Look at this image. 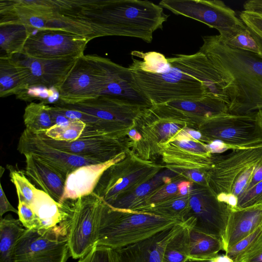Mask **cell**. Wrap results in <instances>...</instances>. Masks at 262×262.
Returning <instances> with one entry per match:
<instances>
[{
	"label": "cell",
	"instance_id": "cell-19",
	"mask_svg": "<svg viewBox=\"0 0 262 262\" xmlns=\"http://www.w3.org/2000/svg\"><path fill=\"white\" fill-rule=\"evenodd\" d=\"M36 134L47 144L62 151L95 160L101 163L109 162L129 149L127 137L101 136L79 138L72 142L53 140L43 132Z\"/></svg>",
	"mask_w": 262,
	"mask_h": 262
},
{
	"label": "cell",
	"instance_id": "cell-45",
	"mask_svg": "<svg viewBox=\"0 0 262 262\" xmlns=\"http://www.w3.org/2000/svg\"><path fill=\"white\" fill-rule=\"evenodd\" d=\"M206 172L194 170L180 172L178 174L192 183L208 185Z\"/></svg>",
	"mask_w": 262,
	"mask_h": 262
},
{
	"label": "cell",
	"instance_id": "cell-8",
	"mask_svg": "<svg viewBox=\"0 0 262 262\" xmlns=\"http://www.w3.org/2000/svg\"><path fill=\"white\" fill-rule=\"evenodd\" d=\"M18 23L30 32L36 30H61L77 34L78 25L58 10L55 1H0V24Z\"/></svg>",
	"mask_w": 262,
	"mask_h": 262
},
{
	"label": "cell",
	"instance_id": "cell-20",
	"mask_svg": "<svg viewBox=\"0 0 262 262\" xmlns=\"http://www.w3.org/2000/svg\"><path fill=\"white\" fill-rule=\"evenodd\" d=\"M17 150L24 155L33 154L53 166L67 178L80 167L101 163L95 160L54 148L43 142L36 134L25 129L20 136Z\"/></svg>",
	"mask_w": 262,
	"mask_h": 262
},
{
	"label": "cell",
	"instance_id": "cell-11",
	"mask_svg": "<svg viewBox=\"0 0 262 262\" xmlns=\"http://www.w3.org/2000/svg\"><path fill=\"white\" fill-rule=\"evenodd\" d=\"M188 128L160 145L159 156L166 169L178 174L194 170L206 172L214 156L207 144L188 133Z\"/></svg>",
	"mask_w": 262,
	"mask_h": 262
},
{
	"label": "cell",
	"instance_id": "cell-18",
	"mask_svg": "<svg viewBox=\"0 0 262 262\" xmlns=\"http://www.w3.org/2000/svg\"><path fill=\"white\" fill-rule=\"evenodd\" d=\"M81 111L107 122L122 136L127 137L143 106L107 96H99L72 104H57Z\"/></svg>",
	"mask_w": 262,
	"mask_h": 262
},
{
	"label": "cell",
	"instance_id": "cell-12",
	"mask_svg": "<svg viewBox=\"0 0 262 262\" xmlns=\"http://www.w3.org/2000/svg\"><path fill=\"white\" fill-rule=\"evenodd\" d=\"M261 161L262 145L235 149L228 154L214 156L213 163L206 172L208 186L220 200L225 202L232 195L237 178Z\"/></svg>",
	"mask_w": 262,
	"mask_h": 262
},
{
	"label": "cell",
	"instance_id": "cell-22",
	"mask_svg": "<svg viewBox=\"0 0 262 262\" xmlns=\"http://www.w3.org/2000/svg\"><path fill=\"white\" fill-rule=\"evenodd\" d=\"M26 158L25 173L41 190L60 203L64 194L67 177L49 163L33 154Z\"/></svg>",
	"mask_w": 262,
	"mask_h": 262
},
{
	"label": "cell",
	"instance_id": "cell-37",
	"mask_svg": "<svg viewBox=\"0 0 262 262\" xmlns=\"http://www.w3.org/2000/svg\"><path fill=\"white\" fill-rule=\"evenodd\" d=\"M183 180L185 179L180 176L165 184L148 196L138 208L133 211H136L144 207L154 205L180 194L179 184Z\"/></svg>",
	"mask_w": 262,
	"mask_h": 262
},
{
	"label": "cell",
	"instance_id": "cell-13",
	"mask_svg": "<svg viewBox=\"0 0 262 262\" xmlns=\"http://www.w3.org/2000/svg\"><path fill=\"white\" fill-rule=\"evenodd\" d=\"M189 196V211L185 220L193 217V228L216 236L223 242L232 208L220 200L208 185L192 183Z\"/></svg>",
	"mask_w": 262,
	"mask_h": 262
},
{
	"label": "cell",
	"instance_id": "cell-27",
	"mask_svg": "<svg viewBox=\"0 0 262 262\" xmlns=\"http://www.w3.org/2000/svg\"><path fill=\"white\" fill-rule=\"evenodd\" d=\"M30 34L23 24H0V58H11L21 53Z\"/></svg>",
	"mask_w": 262,
	"mask_h": 262
},
{
	"label": "cell",
	"instance_id": "cell-43",
	"mask_svg": "<svg viewBox=\"0 0 262 262\" xmlns=\"http://www.w3.org/2000/svg\"><path fill=\"white\" fill-rule=\"evenodd\" d=\"M234 262H262V233Z\"/></svg>",
	"mask_w": 262,
	"mask_h": 262
},
{
	"label": "cell",
	"instance_id": "cell-15",
	"mask_svg": "<svg viewBox=\"0 0 262 262\" xmlns=\"http://www.w3.org/2000/svg\"><path fill=\"white\" fill-rule=\"evenodd\" d=\"M11 58L17 68L22 81L23 91L20 94L33 87L57 90L77 59L35 58L21 53Z\"/></svg>",
	"mask_w": 262,
	"mask_h": 262
},
{
	"label": "cell",
	"instance_id": "cell-41",
	"mask_svg": "<svg viewBox=\"0 0 262 262\" xmlns=\"http://www.w3.org/2000/svg\"><path fill=\"white\" fill-rule=\"evenodd\" d=\"M18 215L19 220L26 229H40V222L31 206L20 199H18Z\"/></svg>",
	"mask_w": 262,
	"mask_h": 262
},
{
	"label": "cell",
	"instance_id": "cell-9",
	"mask_svg": "<svg viewBox=\"0 0 262 262\" xmlns=\"http://www.w3.org/2000/svg\"><path fill=\"white\" fill-rule=\"evenodd\" d=\"M66 200L72 215L68 234L70 252L73 258L79 259L97 244L103 200L94 192Z\"/></svg>",
	"mask_w": 262,
	"mask_h": 262
},
{
	"label": "cell",
	"instance_id": "cell-10",
	"mask_svg": "<svg viewBox=\"0 0 262 262\" xmlns=\"http://www.w3.org/2000/svg\"><path fill=\"white\" fill-rule=\"evenodd\" d=\"M159 5L176 15L193 19L217 30L222 37L246 27L235 11L221 1L162 0Z\"/></svg>",
	"mask_w": 262,
	"mask_h": 262
},
{
	"label": "cell",
	"instance_id": "cell-42",
	"mask_svg": "<svg viewBox=\"0 0 262 262\" xmlns=\"http://www.w3.org/2000/svg\"><path fill=\"white\" fill-rule=\"evenodd\" d=\"M261 233L262 226L234 245L225 252V254L234 261L256 241Z\"/></svg>",
	"mask_w": 262,
	"mask_h": 262
},
{
	"label": "cell",
	"instance_id": "cell-25",
	"mask_svg": "<svg viewBox=\"0 0 262 262\" xmlns=\"http://www.w3.org/2000/svg\"><path fill=\"white\" fill-rule=\"evenodd\" d=\"M125 154L107 162L80 167L70 173L66 181L61 201L77 199L93 192L102 172L110 165L124 158Z\"/></svg>",
	"mask_w": 262,
	"mask_h": 262
},
{
	"label": "cell",
	"instance_id": "cell-5",
	"mask_svg": "<svg viewBox=\"0 0 262 262\" xmlns=\"http://www.w3.org/2000/svg\"><path fill=\"white\" fill-rule=\"evenodd\" d=\"M134 128L141 137L135 142L129 140V149L140 159L152 162L159 157L160 145L187 128L195 129L192 123L164 103L142 110L135 121Z\"/></svg>",
	"mask_w": 262,
	"mask_h": 262
},
{
	"label": "cell",
	"instance_id": "cell-34",
	"mask_svg": "<svg viewBox=\"0 0 262 262\" xmlns=\"http://www.w3.org/2000/svg\"><path fill=\"white\" fill-rule=\"evenodd\" d=\"M7 168L9 170L10 180L16 188L18 199L30 205L34 199L37 188L27 178L25 172L10 165H7Z\"/></svg>",
	"mask_w": 262,
	"mask_h": 262
},
{
	"label": "cell",
	"instance_id": "cell-33",
	"mask_svg": "<svg viewBox=\"0 0 262 262\" xmlns=\"http://www.w3.org/2000/svg\"><path fill=\"white\" fill-rule=\"evenodd\" d=\"M22 91L21 77L11 58H0V97L16 96Z\"/></svg>",
	"mask_w": 262,
	"mask_h": 262
},
{
	"label": "cell",
	"instance_id": "cell-3",
	"mask_svg": "<svg viewBox=\"0 0 262 262\" xmlns=\"http://www.w3.org/2000/svg\"><path fill=\"white\" fill-rule=\"evenodd\" d=\"M131 55L141 59L132 57L128 67L135 85L152 105L211 97L206 85L186 73L175 56L166 58L159 52L137 51Z\"/></svg>",
	"mask_w": 262,
	"mask_h": 262
},
{
	"label": "cell",
	"instance_id": "cell-30",
	"mask_svg": "<svg viewBox=\"0 0 262 262\" xmlns=\"http://www.w3.org/2000/svg\"><path fill=\"white\" fill-rule=\"evenodd\" d=\"M194 224L193 217H190L184 221L181 229L166 245L162 262H185L190 259L189 231Z\"/></svg>",
	"mask_w": 262,
	"mask_h": 262
},
{
	"label": "cell",
	"instance_id": "cell-44",
	"mask_svg": "<svg viewBox=\"0 0 262 262\" xmlns=\"http://www.w3.org/2000/svg\"><path fill=\"white\" fill-rule=\"evenodd\" d=\"M258 164L249 168L237 178L233 185L232 195L237 198L245 191L251 179L256 166Z\"/></svg>",
	"mask_w": 262,
	"mask_h": 262
},
{
	"label": "cell",
	"instance_id": "cell-23",
	"mask_svg": "<svg viewBox=\"0 0 262 262\" xmlns=\"http://www.w3.org/2000/svg\"><path fill=\"white\" fill-rule=\"evenodd\" d=\"M262 226V204L231 210L223 239L226 252Z\"/></svg>",
	"mask_w": 262,
	"mask_h": 262
},
{
	"label": "cell",
	"instance_id": "cell-31",
	"mask_svg": "<svg viewBox=\"0 0 262 262\" xmlns=\"http://www.w3.org/2000/svg\"><path fill=\"white\" fill-rule=\"evenodd\" d=\"M189 211V196L177 195L161 202L144 207L136 212L149 213L184 222Z\"/></svg>",
	"mask_w": 262,
	"mask_h": 262
},
{
	"label": "cell",
	"instance_id": "cell-21",
	"mask_svg": "<svg viewBox=\"0 0 262 262\" xmlns=\"http://www.w3.org/2000/svg\"><path fill=\"white\" fill-rule=\"evenodd\" d=\"M184 224H178L146 239L115 249L118 262H162L166 245Z\"/></svg>",
	"mask_w": 262,
	"mask_h": 262
},
{
	"label": "cell",
	"instance_id": "cell-29",
	"mask_svg": "<svg viewBox=\"0 0 262 262\" xmlns=\"http://www.w3.org/2000/svg\"><path fill=\"white\" fill-rule=\"evenodd\" d=\"M191 227L189 231L190 259H209L224 250L223 241L220 238Z\"/></svg>",
	"mask_w": 262,
	"mask_h": 262
},
{
	"label": "cell",
	"instance_id": "cell-38",
	"mask_svg": "<svg viewBox=\"0 0 262 262\" xmlns=\"http://www.w3.org/2000/svg\"><path fill=\"white\" fill-rule=\"evenodd\" d=\"M239 18L256 41L259 49V56L262 58V14L243 10Z\"/></svg>",
	"mask_w": 262,
	"mask_h": 262
},
{
	"label": "cell",
	"instance_id": "cell-48",
	"mask_svg": "<svg viewBox=\"0 0 262 262\" xmlns=\"http://www.w3.org/2000/svg\"><path fill=\"white\" fill-rule=\"evenodd\" d=\"M262 181V161L256 166L251 179L245 190L246 191Z\"/></svg>",
	"mask_w": 262,
	"mask_h": 262
},
{
	"label": "cell",
	"instance_id": "cell-4",
	"mask_svg": "<svg viewBox=\"0 0 262 262\" xmlns=\"http://www.w3.org/2000/svg\"><path fill=\"white\" fill-rule=\"evenodd\" d=\"M182 222L175 218L117 209L103 200L96 245L122 248Z\"/></svg>",
	"mask_w": 262,
	"mask_h": 262
},
{
	"label": "cell",
	"instance_id": "cell-49",
	"mask_svg": "<svg viewBox=\"0 0 262 262\" xmlns=\"http://www.w3.org/2000/svg\"><path fill=\"white\" fill-rule=\"evenodd\" d=\"M185 262H209V259L199 260V259H189Z\"/></svg>",
	"mask_w": 262,
	"mask_h": 262
},
{
	"label": "cell",
	"instance_id": "cell-1",
	"mask_svg": "<svg viewBox=\"0 0 262 262\" xmlns=\"http://www.w3.org/2000/svg\"><path fill=\"white\" fill-rule=\"evenodd\" d=\"M69 17L89 27L94 38L135 37L150 43L154 32L168 17L159 5L148 1H72Z\"/></svg>",
	"mask_w": 262,
	"mask_h": 262
},
{
	"label": "cell",
	"instance_id": "cell-14",
	"mask_svg": "<svg viewBox=\"0 0 262 262\" xmlns=\"http://www.w3.org/2000/svg\"><path fill=\"white\" fill-rule=\"evenodd\" d=\"M89 37L56 30L32 31L21 53L41 59L78 58L84 55Z\"/></svg>",
	"mask_w": 262,
	"mask_h": 262
},
{
	"label": "cell",
	"instance_id": "cell-6",
	"mask_svg": "<svg viewBox=\"0 0 262 262\" xmlns=\"http://www.w3.org/2000/svg\"><path fill=\"white\" fill-rule=\"evenodd\" d=\"M164 166L142 160L130 150L108 167L101 175L93 192L111 205L161 171Z\"/></svg>",
	"mask_w": 262,
	"mask_h": 262
},
{
	"label": "cell",
	"instance_id": "cell-28",
	"mask_svg": "<svg viewBox=\"0 0 262 262\" xmlns=\"http://www.w3.org/2000/svg\"><path fill=\"white\" fill-rule=\"evenodd\" d=\"M19 219L8 215L0 221V262H14L16 245L26 229Z\"/></svg>",
	"mask_w": 262,
	"mask_h": 262
},
{
	"label": "cell",
	"instance_id": "cell-2",
	"mask_svg": "<svg viewBox=\"0 0 262 262\" xmlns=\"http://www.w3.org/2000/svg\"><path fill=\"white\" fill-rule=\"evenodd\" d=\"M203 40L198 52L231 85L233 97L228 113L247 115L262 109V58L228 47L219 35L205 36Z\"/></svg>",
	"mask_w": 262,
	"mask_h": 262
},
{
	"label": "cell",
	"instance_id": "cell-16",
	"mask_svg": "<svg viewBox=\"0 0 262 262\" xmlns=\"http://www.w3.org/2000/svg\"><path fill=\"white\" fill-rule=\"evenodd\" d=\"M57 91L55 104H72L100 96V71L97 55L78 58Z\"/></svg>",
	"mask_w": 262,
	"mask_h": 262
},
{
	"label": "cell",
	"instance_id": "cell-40",
	"mask_svg": "<svg viewBox=\"0 0 262 262\" xmlns=\"http://www.w3.org/2000/svg\"><path fill=\"white\" fill-rule=\"evenodd\" d=\"M262 204V181L237 198L235 209H243Z\"/></svg>",
	"mask_w": 262,
	"mask_h": 262
},
{
	"label": "cell",
	"instance_id": "cell-32",
	"mask_svg": "<svg viewBox=\"0 0 262 262\" xmlns=\"http://www.w3.org/2000/svg\"><path fill=\"white\" fill-rule=\"evenodd\" d=\"M23 118L25 129L33 134L44 132L54 125L50 105L41 101L28 104L25 109Z\"/></svg>",
	"mask_w": 262,
	"mask_h": 262
},
{
	"label": "cell",
	"instance_id": "cell-26",
	"mask_svg": "<svg viewBox=\"0 0 262 262\" xmlns=\"http://www.w3.org/2000/svg\"><path fill=\"white\" fill-rule=\"evenodd\" d=\"M180 176L167 169L162 170L153 178L141 184L111 206L117 209L133 211L157 189Z\"/></svg>",
	"mask_w": 262,
	"mask_h": 262
},
{
	"label": "cell",
	"instance_id": "cell-39",
	"mask_svg": "<svg viewBox=\"0 0 262 262\" xmlns=\"http://www.w3.org/2000/svg\"><path fill=\"white\" fill-rule=\"evenodd\" d=\"M78 262H118L116 250L110 247L96 245Z\"/></svg>",
	"mask_w": 262,
	"mask_h": 262
},
{
	"label": "cell",
	"instance_id": "cell-36",
	"mask_svg": "<svg viewBox=\"0 0 262 262\" xmlns=\"http://www.w3.org/2000/svg\"><path fill=\"white\" fill-rule=\"evenodd\" d=\"M219 36L222 42L231 48L259 55V47L246 26L232 35L224 37Z\"/></svg>",
	"mask_w": 262,
	"mask_h": 262
},
{
	"label": "cell",
	"instance_id": "cell-50",
	"mask_svg": "<svg viewBox=\"0 0 262 262\" xmlns=\"http://www.w3.org/2000/svg\"><path fill=\"white\" fill-rule=\"evenodd\" d=\"M258 116H259V118L260 119L261 124L262 125V109H260L258 111Z\"/></svg>",
	"mask_w": 262,
	"mask_h": 262
},
{
	"label": "cell",
	"instance_id": "cell-46",
	"mask_svg": "<svg viewBox=\"0 0 262 262\" xmlns=\"http://www.w3.org/2000/svg\"><path fill=\"white\" fill-rule=\"evenodd\" d=\"M12 211L18 214V210H16L10 203L8 200L2 185L0 184V215L1 218L2 215L7 212Z\"/></svg>",
	"mask_w": 262,
	"mask_h": 262
},
{
	"label": "cell",
	"instance_id": "cell-47",
	"mask_svg": "<svg viewBox=\"0 0 262 262\" xmlns=\"http://www.w3.org/2000/svg\"><path fill=\"white\" fill-rule=\"evenodd\" d=\"M243 7L244 10L262 14V0H249L246 1Z\"/></svg>",
	"mask_w": 262,
	"mask_h": 262
},
{
	"label": "cell",
	"instance_id": "cell-35",
	"mask_svg": "<svg viewBox=\"0 0 262 262\" xmlns=\"http://www.w3.org/2000/svg\"><path fill=\"white\" fill-rule=\"evenodd\" d=\"M86 124L78 120H72L66 126L54 125L43 132L49 138L57 141L72 142L80 138L84 131Z\"/></svg>",
	"mask_w": 262,
	"mask_h": 262
},
{
	"label": "cell",
	"instance_id": "cell-24",
	"mask_svg": "<svg viewBox=\"0 0 262 262\" xmlns=\"http://www.w3.org/2000/svg\"><path fill=\"white\" fill-rule=\"evenodd\" d=\"M164 104L192 123L195 130L204 121L228 113V104L221 99L212 97L193 100H176Z\"/></svg>",
	"mask_w": 262,
	"mask_h": 262
},
{
	"label": "cell",
	"instance_id": "cell-17",
	"mask_svg": "<svg viewBox=\"0 0 262 262\" xmlns=\"http://www.w3.org/2000/svg\"><path fill=\"white\" fill-rule=\"evenodd\" d=\"M70 256L68 236L26 229L17 242L14 262H67Z\"/></svg>",
	"mask_w": 262,
	"mask_h": 262
},
{
	"label": "cell",
	"instance_id": "cell-7",
	"mask_svg": "<svg viewBox=\"0 0 262 262\" xmlns=\"http://www.w3.org/2000/svg\"><path fill=\"white\" fill-rule=\"evenodd\" d=\"M207 144L222 143L228 149L262 145V125L258 111L247 115L222 114L203 122L196 129Z\"/></svg>",
	"mask_w": 262,
	"mask_h": 262
}]
</instances>
